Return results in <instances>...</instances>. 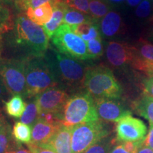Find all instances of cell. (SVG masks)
<instances>
[{"mask_svg":"<svg viewBox=\"0 0 153 153\" xmlns=\"http://www.w3.org/2000/svg\"><path fill=\"white\" fill-rule=\"evenodd\" d=\"M53 9L51 3H46L36 9H28L26 11V16L31 22L39 26H44L51 21L53 16Z\"/></svg>","mask_w":153,"mask_h":153,"instance_id":"ac0fdd59","label":"cell"},{"mask_svg":"<svg viewBox=\"0 0 153 153\" xmlns=\"http://www.w3.org/2000/svg\"><path fill=\"white\" fill-rule=\"evenodd\" d=\"M116 142H138L145 140L147 126L143 120L131 115L123 117L116 122Z\"/></svg>","mask_w":153,"mask_h":153,"instance_id":"30bf717a","label":"cell"},{"mask_svg":"<svg viewBox=\"0 0 153 153\" xmlns=\"http://www.w3.org/2000/svg\"><path fill=\"white\" fill-rule=\"evenodd\" d=\"M143 0H127L128 4L131 7H137Z\"/></svg>","mask_w":153,"mask_h":153,"instance_id":"7bdbcfd3","label":"cell"},{"mask_svg":"<svg viewBox=\"0 0 153 153\" xmlns=\"http://www.w3.org/2000/svg\"><path fill=\"white\" fill-rule=\"evenodd\" d=\"M64 1H66V0H64Z\"/></svg>","mask_w":153,"mask_h":153,"instance_id":"681fc988","label":"cell"},{"mask_svg":"<svg viewBox=\"0 0 153 153\" xmlns=\"http://www.w3.org/2000/svg\"><path fill=\"white\" fill-rule=\"evenodd\" d=\"M87 46L88 54H89L90 60L99 58V57L102 56L104 53V49H103L101 37L87 42Z\"/></svg>","mask_w":153,"mask_h":153,"instance_id":"f1b7e54d","label":"cell"},{"mask_svg":"<svg viewBox=\"0 0 153 153\" xmlns=\"http://www.w3.org/2000/svg\"><path fill=\"white\" fill-rule=\"evenodd\" d=\"M144 140L138 142H123L121 144L126 151L130 153H137L143 145Z\"/></svg>","mask_w":153,"mask_h":153,"instance_id":"836d02e7","label":"cell"},{"mask_svg":"<svg viewBox=\"0 0 153 153\" xmlns=\"http://www.w3.org/2000/svg\"><path fill=\"white\" fill-rule=\"evenodd\" d=\"M6 153H15L14 151H8V152H7Z\"/></svg>","mask_w":153,"mask_h":153,"instance_id":"c3c4849f","label":"cell"},{"mask_svg":"<svg viewBox=\"0 0 153 153\" xmlns=\"http://www.w3.org/2000/svg\"><path fill=\"white\" fill-rule=\"evenodd\" d=\"M26 97H36L48 89L57 87L59 79L47 57H26Z\"/></svg>","mask_w":153,"mask_h":153,"instance_id":"6da1fadb","label":"cell"},{"mask_svg":"<svg viewBox=\"0 0 153 153\" xmlns=\"http://www.w3.org/2000/svg\"><path fill=\"white\" fill-rule=\"evenodd\" d=\"M8 124L9 123H7V120L5 119L4 116L2 113H1V111H0V131H1V129H3L4 127H6Z\"/></svg>","mask_w":153,"mask_h":153,"instance_id":"ab89813d","label":"cell"},{"mask_svg":"<svg viewBox=\"0 0 153 153\" xmlns=\"http://www.w3.org/2000/svg\"><path fill=\"white\" fill-rule=\"evenodd\" d=\"M9 95H10V94L9 93L2 79L0 77V104H5L7 101V99H8Z\"/></svg>","mask_w":153,"mask_h":153,"instance_id":"e575fe53","label":"cell"},{"mask_svg":"<svg viewBox=\"0 0 153 153\" xmlns=\"http://www.w3.org/2000/svg\"><path fill=\"white\" fill-rule=\"evenodd\" d=\"M14 152L15 153H31L29 150H26V149L24 148L20 144H19L18 145H17V147L14 150Z\"/></svg>","mask_w":153,"mask_h":153,"instance_id":"60d3db41","label":"cell"},{"mask_svg":"<svg viewBox=\"0 0 153 153\" xmlns=\"http://www.w3.org/2000/svg\"><path fill=\"white\" fill-rule=\"evenodd\" d=\"M135 46L137 50V54L140 58L153 62V44L141 38Z\"/></svg>","mask_w":153,"mask_h":153,"instance_id":"4316f807","label":"cell"},{"mask_svg":"<svg viewBox=\"0 0 153 153\" xmlns=\"http://www.w3.org/2000/svg\"><path fill=\"white\" fill-rule=\"evenodd\" d=\"M52 7L53 9L52 18L50 22L43 26V28L49 38H52L56 30L61 26L67 9L69 7L64 0H57L52 4Z\"/></svg>","mask_w":153,"mask_h":153,"instance_id":"5bb4252c","label":"cell"},{"mask_svg":"<svg viewBox=\"0 0 153 153\" xmlns=\"http://www.w3.org/2000/svg\"><path fill=\"white\" fill-rule=\"evenodd\" d=\"M39 118V111H38L36 101L34 99L33 101H31L26 104L25 111L21 117V122L26 125L33 126Z\"/></svg>","mask_w":153,"mask_h":153,"instance_id":"d4e9b609","label":"cell"},{"mask_svg":"<svg viewBox=\"0 0 153 153\" xmlns=\"http://www.w3.org/2000/svg\"><path fill=\"white\" fill-rule=\"evenodd\" d=\"M56 1L57 0H23L22 2L19 4L18 7L19 9L27 10L29 8L36 9L46 3H51L52 4Z\"/></svg>","mask_w":153,"mask_h":153,"instance_id":"d6a6232c","label":"cell"},{"mask_svg":"<svg viewBox=\"0 0 153 153\" xmlns=\"http://www.w3.org/2000/svg\"><path fill=\"white\" fill-rule=\"evenodd\" d=\"M52 43L59 53L72 59L90 60L87 43L72 31L71 27L63 24L56 30L51 38Z\"/></svg>","mask_w":153,"mask_h":153,"instance_id":"5b68a950","label":"cell"},{"mask_svg":"<svg viewBox=\"0 0 153 153\" xmlns=\"http://www.w3.org/2000/svg\"><path fill=\"white\" fill-rule=\"evenodd\" d=\"M4 2H5L6 4H9V3H14L15 5H16L17 0H2Z\"/></svg>","mask_w":153,"mask_h":153,"instance_id":"ee69618b","label":"cell"},{"mask_svg":"<svg viewBox=\"0 0 153 153\" xmlns=\"http://www.w3.org/2000/svg\"><path fill=\"white\" fill-rule=\"evenodd\" d=\"M148 35L149 40L153 42V16L150 19V24L148 26Z\"/></svg>","mask_w":153,"mask_h":153,"instance_id":"f35d334b","label":"cell"},{"mask_svg":"<svg viewBox=\"0 0 153 153\" xmlns=\"http://www.w3.org/2000/svg\"><path fill=\"white\" fill-rule=\"evenodd\" d=\"M111 3L114 4H120L121 2H123L124 0H109Z\"/></svg>","mask_w":153,"mask_h":153,"instance_id":"f6af8a7d","label":"cell"},{"mask_svg":"<svg viewBox=\"0 0 153 153\" xmlns=\"http://www.w3.org/2000/svg\"><path fill=\"white\" fill-rule=\"evenodd\" d=\"M143 145L148 147L153 150V125L150 124V128L147 136L145 137Z\"/></svg>","mask_w":153,"mask_h":153,"instance_id":"8d00e7d4","label":"cell"},{"mask_svg":"<svg viewBox=\"0 0 153 153\" xmlns=\"http://www.w3.org/2000/svg\"><path fill=\"white\" fill-rule=\"evenodd\" d=\"M72 31L81 37L85 42L101 37L97 20L91 18L79 25L71 26Z\"/></svg>","mask_w":153,"mask_h":153,"instance_id":"e0dca14e","label":"cell"},{"mask_svg":"<svg viewBox=\"0 0 153 153\" xmlns=\"http://www.w3.org/2000/svg\"><path fill=\"white\" fill-rule=\"evenodd\" d=\"M99 118L109 122H118L123 117L131 115V112L117 99H94Z\"/></svg>","mask_w":153,"mask_h":153,"instance_id":"7c38bea8","label":"cell"},{"mask_svg":"<svg viewBox=\"0 0 153 153\" xmlns=\"http://www.w3.org/2000/svg\"><path fill=\"white\" fill-rule=\"evenodd\" d=\"M123 28V22L118 12L111 11L101 19L100 31L105 38H111L120 33Z\"/></svg>","mask_w":153,"mask_h":153,"instance_id":"9a60e30c","label":"cell"},{"mask_svg":"<svg viewBox=\"0 0 153 153\" xmlns=\"http://www.w3.org/2000/svg\"><path fill=\"white\" fill-rule=\"evenodd\" d=\"M137 153H153V150L150 148H148V147L143 145Z\"/></svg>","mask_w":153,"mask_h":153,"instance_id":"b9f144b4","label":"cell"},{"mask_svg":"<svg viewBox=\"0 0 153 153\" xmlns=\"http://www.w3.org/2000/svg\"><path fill=\"white\" fill-rule=\"evenodd\" d=\"M133 107L137 114L153 125V97L144 94L140 99L134 102Z\"/></svg>","mask_w":153,"mask_h":153,"instance_id":"d6986e66","label":"cell"},{"mask_svg":"<svg viewBox=\"0 0 153 153\" xmlns=\"http://www.w3.org/2000/svg\"><path fill=\"white\" fill-rule=\"evenodd\" d=\"M153 9V0H143L135 9V14L140 19H150L153 16L152 15Z\"/></svg>","mask_w":153,"mask_h":153,"instance_id":"f546056e","label":"cell"},{"mask_svg":"<svg viewBox=\"0 0 153 153\" xmlns=\"http://www.w3.org/2000/svg\"><path fill=\"white\" fill-rule=\"evenodd\" d=\"M26 58L0 60V77L11 95L26 97Z\"/></svg>","mask_w":153,"mask_h":153,"instance_id":"8992f818","label":"cell"},{"mask_svg":"<svg viewBox=\"0 0 153 153\" xmlns=\"http://www.w3.org/2000/svg\"><path fill=\"white\" fill-rule=\"evenodd\" d=\"M72 127L62 126L50 142L56 153H72Z\"/></svg>","mask_w":153,"mask_h":153,"instance_id":"2e32d148","label":"cell"},{"mask_svg":"<svg viewBox=\"0 0 153 153\" xmlns=\"http://www.w3.org/2000/svg\"><path fill=\"white\" fill-rule=\"evenodd\" d=\"M55 55L49 59L52 63L59 81L64 82L70 87H79L85 81L86 70L81 63L55 51Z\"/></svg>","mask_w":153,"mask_h":153,"instance_id":"ba28073f","label":"cell"},{"mask_svg":"<svg viewBox=\"0 0 153 153\" xmlns=\"http://www.w3.org/2000/svg\"><path fill=\"white\" fill-rule=\"evenodd\" d=\"M1 44L0 41V60H1Z\"/></svg>","mask_w":153,"mask_h":153,"instance_id":"7dc6e473","label":"cell"},{"mask_svg":"<svg viewBox=\"0 0 153 153\" xmlns=\"http://www.w3.org/2000/svg\"><path fill=\"white\" fill-rule=\"evenodd\" d=\"M110 153H130L125 150L122 144L116 145L114 148H111Z\"/></svg>","mask_w":153,"mask_h":153,"instance_id":"74e56055","label":"cell"},{"mask_svg":"<svg viewBox=\"0 0 153 153\" xmlns=\"http://www.w3.org/2000/svg\"><path fill=\"white\" fill-rule=\"evenodd\" d=\"M65 1L69 7H71L72 9L90 16L89 9V0H66Z\"/></svg>","mask_w":153,"mask_h":153,"instance_id":"4dcf8cb0","label":"cell"},{"mask_svg":"<svg viewBox=\"0 0 153 153\" xmlns=\"http://www.w3.org/2000/svg\"><path fill=\"white\" fill-rule=\"evenodd\" d=\"M28 148L31 153H56L51 143L36 144L30 142L28 144Z\"/></svg>","mask_w":153,"mask_h":153,"instance_id":"1f68e13d","label":"cell"},{"mask_svg":"<svg viewBox=\"0 0 153 153\" xmlns=\"http://www.w3.org/2000/svg\"><path fill=\"white\" fill-rule=\"evenodd\" d=\"M15 43L32 57L45 56L49 47V38L39 25L20 14L15 22Z\"/></svg>","mask_w":153,"mask_h":153,"instance_id":"7a4b0ae2","label":"cell"},{"mask_svg":"<svg viewBox=\"0 0 153 153\" xmlns=\"http://www.w3.org/2000/svg\"><path fill=\"white\" fill-rule=\"evenodd\" d=\"M89 9L90 16L97 21L109 12V7L103 0H90Z\"/></svg>","mask_w":153,"mask_h":153,"instance_id":"484cf974","label":"cell"},{"mask_svg":"<svg viewBox=\"0 0 153 153\" xmlns=\"http://www.w3.org/2000/svg\"><path fill=\"white\" fill-rule=\"evenodd\" d=\"M5 111L9 116L19 118L22 116L26 107V104L20 95H14L4 104Z\"/></svg>","mask_w":153,"mask_h":153,"instance_id":"44dd1931","label":"cell"},{"mask_svg":"<svg viewBox=\"0 0 153 153\" xmlns=\"http://www.w3.org/2000/svg\"><path fill=\"white\" fill-rule=\"evenodd\" d=\"M13 138L16 143L29 144L32 140V133L30 126L22 122H16L12 129Z\"/></svg>","mask_w":153,"mask_h":153,"instance_id":"7402d4cb","label":"cell"},{"mask_svg":"<svg viewBox=\"0 0 153 153\" xmlns=\"http://www.w3.org/2000/svg\"><path fill=\"white\" fill-rule=\"evenodd\" d=\"M108 128L101 120L73 126L72 131V153H83L91 145L108 137Z\"/></svg>","mask_w":153,"mask_h":153,"instance_id":"52a82bcc","label":"cell"},{"mask_svg":"<svg viewBox=\"0 0 153 153\" xmlns=\"http://www.w3.org/2000/svg\"><path fill=\"white\" fill-rule=\"evenodd\" d=\"M92 17L89 16V15L84 14L81 11L72 9L71 7H68L65 12V14L63 22H64L65 24L68 25V26H73L82 24V23L87 22V21L89 20Z\"/></svg>","mask_w":153,"mask_h":153,"instance_id":"603a6c76","label":"cell"},{"mask_svg":"<svg viewBox=\"0 0 153 153\" xmlns=\"http://www.w3.org/2000/svg\"><path fill=\"white\" fill-rule=\"evenodd\" d=\"M84 87L94 99H118L123 92L113 72L107 67L101 65L86 70Z\"/></svg>","mask_w":153,"mask_h":153,"instance_id":"3957f363","label":"cell"},{"mask_svg":"<svg viewBox=\"0 0 153 153\" xmlns=\"http://www.w3.org/2000/svg\"><path fill=\"white\" fill-rule=\"evenodd\" d=\"M69 98L65 89L57 87L48 89L36 96L35 99L40 116L51 114L56 116L61 120L63 108Z\"/></svg>","mask_w":153,"mask_h":153,"instance_id":"9c48e42d","label":"cell"},{"mask_svg":"<svg viewBox=\"0 0 153 153\" xmlns=\"http://www.w3.org/2000/svg\"><path fill=\"white\" fill-rule=\"evenodd\" d=\"M15 22L12 11L8 4L0 0V36L12 30Z\"/></svg>","mask_w":153,"mask_h":153,"instance_id":"ffe728a7","label":"cell"},{"mask_svg":"<svg viewBox=\"0 0 153 153\" xmlns=\"http://www.w3.org/2000/svg\"><path fill=\"white\" fill-rule=\"evenodd\" d=\"M113 145V140L106 137L91 145L83 153H110Z\"/></svg>","mask_w":153,"mask_h":153,"instance_id":"83f0119b","label":"cell"},{"mask_svg":"<svg viewBox=\"0 0 153 153\" xmlns=\"http://www.w3.org/2000/svg\"><path fill=\"white\" fill-rule=\"evenodd\" d=\"M62 126L60 121L49 122L40 117L32 126V140L36 144L49 143Z\"/></svg>","mask_w":153,"mask_h":153,"instance_id":"4fadbf2b","label":"cell"},{"mask_svg":"<svg viewBox=\"0 0 153 153\" xmlns=\"http://www.w3.org/2000/svg\"><path fill=\"white\" fill-rule=\"evenodd\" d=\"M144 93L153 97V76H150L144 82Z\"/></svg>","mask_w":153,"mask_h":153,"instance_id":"d590c367","label":"cell"},{"mask_svg":"<svg viewBox=\"0 0 153 153\" xmlns=\"http://www.w3.org/2000/svg\"><path fill=\"white\" fill-rule=\"evenodd\" d=\"M106 53L111 65L122 68L131 65L137 55V50L135 45L126 42L111 41L107 45Z\"/></svg>","mask_w":153,"mask_h":153,"instance_id":"8fae6325","label":"cell"},{"mask_svg":"<svg viewBox=\"0 0 153 153\" xmlns=\"http://www.w3.org/2000/svg\"><path fill=\"white\" fill-rule=\"evenodd\" d=\"M13 141L14 140L12 136V131L11 130L10 125L8 124L0 131V153H6L8 151H12V148H14V151L19 143L12 144Z\"/></svg>","mask_w":153,"mask_h":153,"instance_id":"cb8c5ba5","label":"cell"},{"mask_svg":"<svg viewBox=\"0 0 153 153\" xmlns=\"http://www.w3.org/2000/svg\"><path fill=\"white\" fill-rule=\"evenodd\" d=\"M23 1V0H17V1H16V6L17 7H19V4H20L21 2H22V1Z\"/></svg>","mask_w":153,"mask_h":153,"instance_id":"bcb514c9","label":"cell"},{"mask_svg":"<svg viewBox=\"0 0 153 153\" xmlns=\"http://www.w3.org/2000/svg\"><path fill=\"white\" fill-rule=\"evenodd\" d=\"M94 100L88 92H79L68 99L62 114L63 126L73 127L99 120Z\"/></svg>","mask_w":153,"mask_h":153,"instance_id":"277c9868","label":"cell"}]
</instances>
